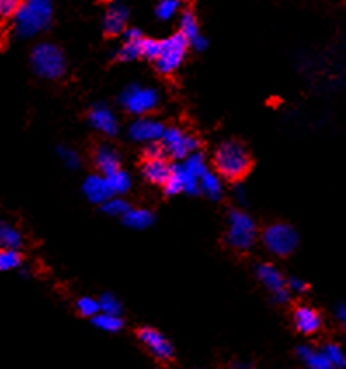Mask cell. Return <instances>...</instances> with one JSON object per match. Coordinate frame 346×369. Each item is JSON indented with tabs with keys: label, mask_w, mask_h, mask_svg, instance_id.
Returning <instances> with one entry per match:
<instances>
[{
	"label": "cell",
	"mask_w": 346,
	"mask_h": 369,
	"mask_svg": "<svg viewBox=\"0 0 346 369\" xmlns=\"http://www.w3.org/2000/svg\"><path fill=\"white\" fill-rule=\"evenodd\" d=\"M214 167L227 181L237 183L249 174L253 159L244 145L239 141H227L218 148L214 155Z\"/></svg>",
	"instance_id": "obj_1"
},
{
	"label": "cell",
	"mask_w": 346,
	"mask_h": 369,
	"mask_svg": "<svg viewBox=\"0 0 346 369\" xmlns=\"http://www.w3.org/2000/svg\"><path fill=\"white\" fill-rule=\"evenodd\" d=\"M53 18L51 0H23L18 13L14 14V28L20 37H32L47 28Z\"/></svg>",
	"instance_id": "obj_2"
},
{
	"label": "cell",
	"mask_w": 346,
	"mask_h": 369,
	"mask_svg": "<svg viewBox=\"0 0 346 369\" xmlns=\"http://www.w3.org/2000/svg\"><path fill=\"white\" fill-rule=\"evenodd\" d=\"M32 67L44 79H60L67 70V60L63 51L49 42L37 44L32 51Z\"/></svg>",
	"instance_id": "obj_3"
},
{
	"label": "cell",
	"mask_w": 346,
	"mask_h": 369,
	"mask_svg": "<svg viewBox=\"0 0 346 369\" xmlns=\"http://www.w3.org/2000/svg\"><path fill=\"white\" fill-rule=\"evenodd\" d=\"M190 47V40L185 37L183 34H174L169 39L160 40V51L159 56L155 58V67L157 70L162 75H171L181 67L187 51Z\"/></svg>",
	"instance_id": "obj_4"
},
{
	"label": "cell",
	"mask_w": 346,
	"mask_h": 369,
	"mask_svg": "<svg viewBox=\"0 0 346 369\" xmlns=\"http://www.w3.org/2000/svg\"><path fill=\"white\" fill-rule=\"evenodd\" d=\"M261 240L270 253L277 254V257H289L298 247L300 237H298L296 230L287 223H273L263 230Z\"/></svg>",
	"instance_id": "obj_5"
},
{
	"label": "cell",
	"mask_w": 346,
	"mask_h": 369,
	"mask_svg": "<svg viewBox=\"0 0 346 369\" xmlns=\"http://www.w3.org/2000/svg\"><path fill=\"white\" fill-rule=\"evenodd\" d=\"M256 240V225L247 214L240 211L230 213V230L227 233V244L237 251H247Z\"/></svg>",
	"instance_id": "obj_6"
},
{
	"label": "cell",
	"mask_w": 346,
	"mask_h": 369,
	"mask_svg": "<svg viewBox=\"0 0 346 369\" xmlns=\"http://www.w3.org/2000/svg\"><path fill=\"white\" fill-rule=\"evenodd\" d=\"M120 103L133 115H145V113L155 110L159 105V94L150 87L129 86L120 96Z\"/></svg>",
	"instance_id": "obj_7"
},
{
	"label": "cell",
	"mask_w": 346,
	"mask_h": 369,
	"mask_svg": "<svg viewBox=\"0 0 346 369\" xmlns=\"http://www.w3.org/2000/svg\"><path fill=\"white\" fill-rule=\"evenodd\" d=\"M138 339L147 347L148 352L154 356L155 361H159L160 364H169L174 359V350L173 345L169 343V339L164 338L159 331L152 330V328H141L136 331Z\"/></svg>",
	"instance_id": "obj_8"
},
{
	"label": "cell",
	"mask_w": 346,
	"mask_h": 369,
	"mask_svg": "<svg viewBox=\"0 0 346 369\" xmlns=\"http://www.w3.org/2000/svg\"><path fill=\"white\" fill-rule=\"evenodd\" d=\"M162 145L166 148V152L169 153L173 159L183 160L188 153L193 150L199 148V140L193 136H187V134L181 133L180 129H166L162 134Z\"/></svg>",
	"instance_id": "obj_9"
},
{
	"label": "cell",
	"mask_w": 346,
	"mask_h": 369,
	"mask_svg": "<svg viewBox=\"0 0 346 369\" xmlns=\"http://www.w3.org/2000/svg\"><path fill=\"white\" fill-rule=\"evenodd\" d=\"M256 273H258V279H260L261 283L272 291L277 302L279 303L289 302V290H287V284L275 266L268 265V263H263V265H258Z\"/></svg>",
	"instance_id": "obj_10"
},
{
	"label": "cell",
	"mask_w": 346,
	"mask_h": 369,
	"mask_svg": "<svg viewBox=\"0 0 346 369\" xmlns=\"http://www.w3.org/2000/svg\"><path fill=\"white\" fill-rule=\"evenodd\" d=\"M141 171H143V176L150 183L164 186V183L173 174V164L167 162L166 157H160V159H145L143 164H141Z\"/></svg>",
	"instance_id": "obj_11"
},
{
	"label": "cell",
	"mask_w": 346,
	"mask_h": 369,
	"mask_svg": "<svg viewBox=\"0 0 346 369\" xmlns=\"http://www.w3.org/2000/svg\"><path fill=\"white\" fill-rule=\"evenodd\" d=\"M127 18H129V11H127V7L122 6V4H114V6L107 11V14H105V21H103L105 34H107L108 37H115V35L122 34V32L126 30Z\"/></svg>",
	"instance_id": "obj_12"
},
{
	"label": "cell",
	"mask_w": 346,
	"mask_h": 369,
	"mask_svg": "<svg viewBox=\"0 0 346 369\" xmlns=\"http://www.w3.org/2000/svg\"><path fill=\"white\" fill-rule=\"evenodd\" d=\"M166 131L162 122H157V120L150 119H140L131 126V138L136 141H155L160 140Z\"/></svg>",
	"instance_id": "obj_13"
},
{
	"label": "cell",
	"mask_w": 346,
	"mask_h": 369,
	"mask_svg": "<svg viewBox=\"0 0 346 369\" xmlns=\"http://www.w3.org/2000/svg\"><path fill=\"white\" fill-rule=\"evenodd\" d=\"M124 34V44L122 47L117 53V60L119 61H133L141 58V39H143V34H141L138 28H127V30L122 32Z\"/></svg>",
	"instance_id": "obj_14"
},
{
	"label": "cell",
	"mask_w": 346,
	"mask_h": 369,
	"mask_svg": "<svg viewBox=\"0 0 346 369\" xmlns=\"http://www.w3.org/2000/svg\"><path fill=\"white\" fill-rule=\"evenodd\" d=\"M293 319H294V326H296V330L301 332V335H313V332H317L320 330V326H322V319H320L319 313L315 312L313 309H310V306H298L296 310H294L293 313Z\"/></svg>",
	"instance_id": "obj_15"
},
{
	"label": "cell",
	"mask_w": 346,
	"mask_h": 369,
	"mask_svg": "<svg viewBox=\"0 0 346 369\" xmlns=\"http://www.w3.org/2000/svg\"><path fill=\"white\" fill-rule=\"evenodd\" d=\"M89 122L93 124L98 131L108 134V136H115L117 131H119L114 113L108 110L107 107H103V105H98V107H94L93 110L89 112Z\"/></svg>",
	"instance_id": "obj_16"
},
{
	"label": "cell",
	"mask_w": 346,
	"mask_h": 369,
	"mask_svg": "<svg viewBox=\"0 0 346 369\" xmlns=\"http://www.w3.org/2000/svg\"><path fill=\"white\" fill-rule=\"evenodd\" d=\"M84 192L86 195L89 197L93 202H105V200L110 199L114 195V192L108 186L107 178H100V176H91L89 180L84 183Z\"/></svg>",
	"instance_id": "obj_17"
},
{
	"label": "cell",
	"mask_w": 346,
	"mask_h": 369,
	"mask_svg": "<svg viewBox=\"0 0 346 369\" xmlns=\"http://www.w3.org/2000/svg\"><path fill=\"white\" fill-rule=\"evenodd\" d=\"M94 164L105 176H110V174L120 169L119 155L108 147H100L94 152Z\"/></svg>",
	"instance_id": "obj_18"
},
{
	"label": "cell",
	"mask_w": 346,
	"mask_h": 369,
	"mask_svg": "<svg viewBox=\"0 0 346 369\" xmlns=\"http://www.w3.org/2000/svg\"><path fill=\"white\" fill-rule=\"evenodd\" d=\"M122 218L127 226L138 230L147 228L148 225L154 223V214H152L150 211H145V209H129L126 214H122Z\"/></svg>",
	"instance_id": "obj_19"
},
{
	"label": "cell",
	"mask_w": 346,
	"mask_h": 369,
	"mask_svg": "<svg viewBox=\"0 0 346 369\" xmlns=\"http://www.w3.org/2000/svg\"><path fill=\"white\" fill-rule=\"evenodd\" d=\"M298 356L305 361V364L312 369H329L331 363L324 352H315V350L308 349V347H300L298 349Z\"/></svg>",
	"instance_id": "obj_20"
},
{
	"label": "cell",
	"mask_w": 346,
	"mask_h": 369,
	"mask_svg": "<svg viewBox=\"0 0 346 369\" xmlns=\"http://www.w3.org/2000/svg\"><path fill=\"white\" fill-rule=\"evenodd\" d=\"M23 244V237L14 226L0 221V247H11V250H20Z\"/></svg>",
	"instance_id": "obj_21"
},
{
	"label": "cell",
	"mask_w": 346,
	"mask_h": 369,
	"mask_svg": "<svg viewBox=\"0 0 346 369\" xmlns=\"http://www.w3.org/2000/svg\"><path fill=\"white\" fill-rule=\"evenodd\" d=\"M23 263V257L18 253V250L11 247H0V272L14 270Z\"/></svg>",
	"instance_id": "obj_22"
},
{
	"label": "cell",
	"mask_w": 346,
	"mask_h": 369,
	"mask_svg": "<svg viewBox=\"0 0 346 369\" xmlns=\"http://www.w3.org/2000/svg\"><path fill=\"white\" fill-rule=\"evenodd\" d=\"M91 319H93V323L103 331H120L124 326L122 319H120L119 316H112V313H96V316L91 317Z\"/></svg>",
	"instance_id": "obj_23"
},
{
	"label": "cell",
	"mask_w": 346,
	"mask_h": 369,
	"mask_svg": "<svg viewBox=\"0 0 346 369\" xmlns=\"http://www.w3.org/2000/svg\"><path fill=\"white\" fill-rule=\"evenodd\" d=\"M180 34H183L188 40H192L195 35H199V23H197L195 14H193L190 9L181 14Z\"/></svg>",
	"instance_id": "obj_24"
},
{
	"label": "cell",
	"mask_w": 346,
	"mask_h": 369,
	"mask_svg": "<svg viewBox=\"0 0 346 369\" xmlns=\"http://www.w3.org/2000/svg\"><path fill=\"white\" fill-rule=\"evenodd\" d=\"M200 188L207 193V197H211L213 200H218L221 197V185L218 181V178L211 173H204L200 176Z\"/></svg>",
	"instance_id": "obj_25"
},
{
	"label": "cell",
	"mask_w": 346,
	"mask_h": 369,
	"mask_svg": "<svg viewBox=\"0 0 346 369\" xmlns=\"http://www.w3.org/2000/svg\"><path fill=\"white\" fill-rule=\"evenodd\" d=\"M105 178H107L108 186H110V190L114 192V195L115 193H124L129 190L131 180H129V176L124 173V171L119 169V171H115L114 174H110V176H105Z\"/></svg>",
	"instance_id": "obj_26"
},
{
	"label": "cell",
	"mask_w": 346,
	"mask_h": 369,
	"mask_svg": "<svg viewBox=\"0 0 346 369\" xmlns=\"http://www.w3.org/2000/svg\"><path fill=\"white\" fill-rule=\"evenodd\" d=\"M185 169L188 171V173H192L193 176L195 178H200L202 176L204 173H206V164H204V159H202V155H200V153H193V155L190 157H185Z\"/></svg>",
	"instance_id": "obj_27"
},
{
	"label": "cell",
	"mask_w": 346,
	"mask_h": 369,
	"mask_svg": "<svg viewBox=\"0 0 346 369\" xmlns=\"http://www.w3.org/2000/svg\"><path fill=\"white\" fill-rule=\"evenodd\" d=\"M129 204L124 202L122 199H108L103 202V211L107 214H110V216H122V214H126L127 211H129Z\"/></svg>",
	"instance_id": "obj_28"
},
{
	"label": "cell",
	"mask_w": 346,
	"mask_h": 369,
	"mask_svg": "<svg viewBox=\"0 0 346 369\" xmlns=\"http://www.w3.org/2000/svg\"><path fill=\"white\" fill-rule=\"evenodd\" d=\"M178 9H180V0H160V4L157 6V16L167 21L178 13Z\"/></svg>",
	"instance_id": "obj_29"
},
{
	"label": "cell",
	"mask_w": 346,
	"mask_h": 369,
	"mask_svg": "<svg viewBox=\"0 0 346 369\" xmlns=\"http://www.w3.org/2000/svg\"><path fill=\"white\" fill-rule=\"evenodd\" d=\"M159 51H160V40L147 39V37L141 39V58L155 61V58L159 56Z\"/></svg>",
	"instance_id": "obj_30"
},
{
	"label": "cell",
	"mask_w": 346,
	"mask_h": 369,
	"mask_svg": "<svg viewBox=\"0 0 346 369\" xmlns=\"http://www.w3.org/2000/svg\"><path fill=\"white\" fill-rule=\"evenodd\" d=\"M77 310L82 317H94L100 312V303L93 298H82L79 299Z\"/></svg>",
	"instance_id": "obj_31"
},
{
	"label": "cell",
	"mask_w": 346,
	"mask_h": 369,
	"mask_svg": "<svg viewBox=\"0 0 346 369\" xmlns=\"http://www.w3.org/2000/svg\"><path fill=\"white\" fill-rule=\"evenodd\" d=\"M23 0H0V21L14 18Z\"/></svg>",
	"instance_id": "obj_32"
},
{
	"label": "cell",
	"mask_w": 346,
	"mask_h": 369,
	"mask_svg": "<svg viewBox=\"0 0 346 369\" xmlns=\"http://www.w3.org/2000/svg\"><path fill=\"white\" fill-rule=\"evenodd\" d=\"M100 310L105 313H112V316H119L120 313L119 299L112 294H103L100 298Z\"/></svg>",
	"instance_id": "obj_33"
},
{
	"label": "cell",
	"mask_w": 346,
	"mask_h": 369,
	"mask_svg": "<svg viewBox=\"0 0 346 369\" xmlns=\"http://www.w3.org/2000/svg\"><path fill=\"white\" fill-rule=\"evenodd\" d=\"M324 354H326L327 359H329L331 366H336V368L345 366V356L338 345H327L326 349H324Z\"/></svg>",
	"instance_id": "obj_34"
},
{
	"label": "cell",
	"mask_w": 346,
	"mask_h": 369,
	"mask_svg": "<svg viewBox=\"0 0 346 369\" xmlns=\"http://www.w3.org/2000/svg\"><path fill=\"white\" fill-rule=\"evenodd\" d=\"M143 155L145 159H160V157H166V148H164V145L159 140H155L145 148Z\"/></svg>",
	"instance_id": "obj_35"
},
{
	"label": "cell",
	"mask_w": 346,
	"mask_h": 369,
	"mask_svg": "<svg viewBox=\"0 0 346 369\" xmlns=\"http://www.w3.org/2000/svg\"><path fill=\"white\" fill-rule=\"evenodd\" d=\"M286 284L289 286V290L296 291V293H307L308 291V284L301 283V280H298V279H291L289 283H286Z\"/></svg>",
	"instance_id": "obj_36"
},
{
	"label": "cell",
	"mask_w": 346,
	"mask_h": 369,
	"mask_svg": "<svg viewBox=\"0 0 346 369\" xmlns=\"http://www.w3.org/2000/svg\"><path fill=\"white\" fill-rule=\"evenodd\" d=\"M190 46L195 47L197 51H204L207 47V40L204 37H200V35H195V37L190 40Z\"/></svg>",
	"instance_id": "obj_37"
},
{
	"label": "cell",
	"mask_w": 346,
	"mask_h": 369,
	"mask_svg": "<svg viewBox=\"0 0 346 369\" xmlns=\"http://www.w3.org/2000/svg\"><path fill=\"white\" fill-rule=\"evenodd\" d=\"M340 319L341 323H345V306L340 305Z\"/></svg>",
	"instance_id": "obj_38"
},
{
	"label": "cell",
	"mask_w": 346,
	"mask_h": 369,
	"mask_svg": "<svg viewBox=\"0 0 346 369\" xmlns=\"http://www.w3.org/2000/svg\"><path fill=\"white\" fill-rule=\"evenodd\" d=\"M2 40H4V34H2V30H0V46H2Z\"/></svg>",
	"instance_id": "obj_39"
},
{
	"label": "cell",
	"mask_w": 346,
	"mask_h": 369,
	"mask_svg": "<svg viewBox=\"0 0 346 369\" xmlns=\"http://www.w3.org/2000/svg\"><path fill=\"white\" fill-rule=\"evenodd\" d=\"M101 2H114V0H101Z\"/></svg>",
	"instance_id": "obj_40"
}]
</instances>
